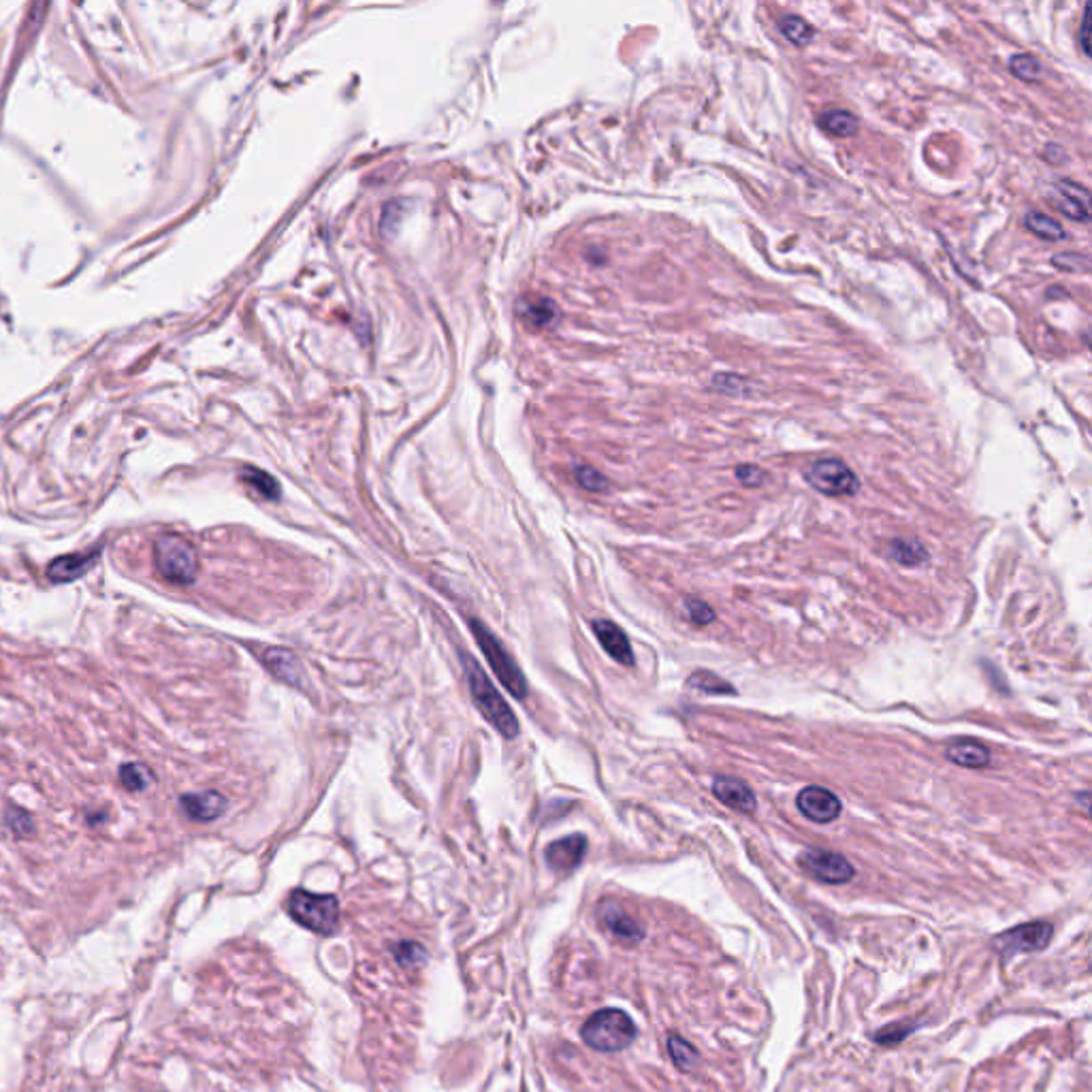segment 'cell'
<instances>
[{"instance_id":"28","label":"cell","mask_w":1092,"mask_h":1092,"mask_svg":"<svg viewBox=\"0 0 1092 1092\" xmlns=\"http://www.w3.org/2000/svg\"><path fill=\"white\" fill-rule=\"evenodd\" d=\"M917 1026H920L917 1022H896V1024H888L881 1031L875 1032L873 1041L879 1043V1046H899L900 1041H905L907 1037H909L911 1032L917 1029Z\"/></svg>"},{"instance_id":"33","label":"cell","mask_w":1092,"mask_h":1092,"mask_svg":"<svg viewBox=\"0 0 1092 1092\" xmlns=\"http://www.w3.org/2000/svg\"><path fill=\"white\" fill-rule=\"evenodd\" d=\"M685 604H688L689 610V617L694 623L698 625H708L713 619H715V613H713L711 607L705 602H700V599H685Z\"/></svg>"},{"instance_id":"6","label":"cell","mask_w":1092,"mask_h":1092,"mask_svg":"<svg viewBox=\"0 0 1092 1092\" xmlns=\"http://www.w3.org/2000/svg\"><path fill=\"white\" fill-rule=\"evenodd\" d=\"M807 483L819 493L830 497H850L858 493L860 480L841 459H821L804 474Z\"/></svg>"},{"instance_id":"17","label":"cell","mask_w":1092,"mask_h":1092,"mask_svg":"<svg viewBox=\"0 0 1092 1092\" xmlns=\"http://www.w3.org/2000/svg\"><path fill=\"white\" fill-rule=\"evenodd\" d=\"M182 811L194 821H214L226 811V798L220 792L208 789V792L186 794L180 800Z\"/></svg>"},{"instance_id":"8","label":"cell","mask_w":1092,"mask_h":1092,"mask_svg":"<svg viewBox=\"0 0 1092 1092\" xmlns=\"http://www.w3.org/2000/svg\"><path fill=\"white\" fill-rule=\"evenodd\" d=\"M798 862L811 877L821 881V884L841 885L847 884L856 875V868L852 867L850 860L835 852L807 850L798 858Z\"/></svg>"},{"instance_id":"26","label":"cell","mask_w":1092,"mask_h":1092,"mask_svg":"<svg viewBox=\"0 0 1092 1092\" xmlns=\"http://www.w3.org/2000/svg\"><path fill=\"white\" fill-rule=\"evenodd\" d=\"M152 772L143 764H124L120 769V783L128 792H143L152 786Z\"/></svg>"},{"instance_id":"11","label":"cell","mask_w":1092,"mask_h":1092,"mask_svg":"<svg viewBox=\"0 0 1092 1092\" xmlns=\"http://www.w3.org/2000/svg\"><path fill=\"white\" fill-rule=\"evenodd\" d=\"M598 920L610 934H615L623 943L636 945L645 939V928L627 913L619 902L607 900L598 907Z\"/></svg>"},{"instance_id":"10","label":"cell","mask_w":1092,"mask_h":1092,"mask_svg":"<svg viewBox=\"0 0 1092 1092\" xmlns=\"http://www.w3.org/2000/svg\"><path fill=\"white\" fill-rule=\"evenodd\" d=\"M796 807L804 818L815 824H830L841 815V800L830 789L809 786L796 796Z\"/></svg>"},{"instance_id":"30","label":"cell","mask_w":1092,"mask_h":1092,"mask_svg":"<svg viewBox=\"0 0 1092 1092\" xmlns=\"http://www.w3.org/2000/svg\"><path fill=\"white\" fill-rule=\"evenodd\" d=\"M395 958H397L399 965L414 966L425 958V949L420 948L419 943H410V941H405V943H399L397 948H395Z\"/></svg>"},{"instance_id":"12","label":"cell","mask_w":1092,"mask_h":1092,"mask_svg":"<svg viewBox=\"0 0 1092 1092\" xmlns=\"http://www.w3.org/2000/svg\"><path fill=\"white\" fill-rule=\"evenodd\" d=\"M585 853H587L585 836L572 835V836H564V839L550 843V845L546 847L544 858H546V862H549V867L557 870V873H570V870H575L578 864L583 862Z\"/></svg>"},{"instance_id":"18","label":"cell","mask_w":1092,"mask_h":1092,"mask_svg":"<svg viewBox=\"0 0 1092 1092\" xmlns=\"http://www.w3.org/2000/svg\"><path fill=\"white\" fill-rule=\"evenodd\" d=\"M945 758L962 769H983L990 764V749L977 740H956L945 749Z\"/></svg>"},{"instance_id":"2","label":"cell","mask_w":1092,"mask_h":1092,"mask_svg":"<svg viewBox=\"0 0 1092 1092\" xmlns=\"http://www.w3.org/2000/svg\"><path fill=\"white\" fill-rule=\"evenodd\" d=\"M638 1029L623 1009H599L581 1029L583 1041L598 1052H621L632 1046Z\"/></svg>"},{"instance_id":"16","label":"cell","mask_w":1092,"mask_h":1092,"mask_svg":"<svg viewBox=\"0 0 1092 1092\" xmlns=\"http://www.w3.org/2000/svg\"><path fill=\"white\" fill-rule=\"evenodd\" d=\"M593 632H596L599 645L604 647V651H607L615 662L623 664V666H632V664H634V651H632L630 640H627L625 632L621 630L617 623L607 619H598L593 621Z\"/></svg>"},{"instance_id":"19","label":"cell","mask_w":1092,"mask_h":1092,"mask_svg":"<svg viewBox=\"0 0 1092 1092\" xmlns=\"http://www.w3.org/2000/svg\"><path fill=\"white\" fill-rule=\"evenodd\" d=\"M819 126L835 137H853L858 133L856 116L845 110H830L819 116Z\"/></svg>"},{"instance_id":"9","label":"cell","mask_w":1092,"mask_h":1092,"mask_svg":"<svg viewBox=\"0 0 1092 1092\" xmlns=\"http://www.w3.org/2000/svg\"><path fill=\"white\" fill-rule=\"evenodd\" d=\"M1047 201L1052 208L1075 220V223H1088L1090 220V194L1082 183H1075L1072 180H1058L1052 183L1050 192H1047Z\"/></svg>"},{"instance_id":"23","label":"cell","mask_w":1092,"mask_h":1092,"mask_svg":"<svg viewBox=\"0 0 1092 1092\" xmlns=\"http://www.w3.org/2000/svg\"><path fill=\"white\" fill-rule=\"evenodd\" d=\"M1024 226L1031 231V233H1035L1037 237H1041V240H1046V241H1061L1067 237L1061 223H1056V220L1050 218V216L1039 214V212H1031L1029 216H1026Z\"/></svg>"},{"instance_id":"24","label":"cell","mask_w":1092,"mask_h":1092,"mask_svg":"<svg viewBox=\"0 0 1092 1092\" xmlns=\"http://www.w3.org/2000/svg\"><path fill=\"white\" fill-rule=\"evenodd\" d=\"M779 32L794 45H807L813 39V29L807 20L798 18V15H786L779 21Z\"/></svg>"},{"instance_id":"5","label":"cell","mask_w":1092,"mask_h":1092,"mask_svg":"<svg viewBox=\"0 0 1092 1092\" xmlns=\"http://www.w3.org/2000/svg\"><path fill=\"white\" fill-rule=\"evenodd\" d=\"M469 630H472L480 651H483V656L486 657V664H489L491 670L497 674V679L504 683V688L510 691L515 698H526L527 680L523 677L521 668L517 666V662L512 659L510 653L506 651V647L500 642V638L485 623H480L478 619H474L472 623H469Z\"/></svg>"},{"instance_id":"7","label":"cell","mask_w":1092,"mask_h":1092,"mask_svg":"<svg viewBox=\"0 0 1092 1092\" xmlns=\"http://www.w3.org/2000/svg\"><path fill=\"white\" fill-rule=\"evenodd\" d=\"M1052 934L1054 926L1050 922L1035 920L1029 924H1020V926L1012 928V931L1001 933L997 941H994V945L1001 949L1003 956H1014L1020 954V951L1031 954V951L1046 949L1047 945H1050Z\"/></svg>"},{"instance_id":"29","label":"cell","mask_w":1092,"mask_h":1092,"mask_svg":"<svg viewBox=\"0 0 1092 1092\" xmlns=\"http://www.w3.org/2000/svg\"><path fill=\"white\" fill-rule=\"evenodd\" d=\"M713 387L719 388L723 395H745L749 382L737 374H715L713 376Z\"/></svg>"},{"instance_id":"25","label":"cell","mask_w":1092,"mask_h":1092,"mask_svg":"<svg viewBox=\"0 0 1092 1092\" xmlns=\"http://www.w3.org/2000/svg\"><path fill=\"white\" fill-rule=\"evenodd\" d=\"M1009 71L1020 81L1037 84L1041 79V62L1031 53H1015V56L1009 58Z\"/></svg>"},{"instance_id":"21","label":"cell","mask_w":1092,"mask_h":1092,"mask_svg":"<svg viewBox=\"0 0 1092 1092\" xmlns=\"http://www.w3.org/2000/svg\"><path fill=\"white\" fill-rule=\"evenodd\" d=\"M688 688L694 691H702V694H711V696L737 694V689H734L726 679L717 677V674L708 672V670H698V672L691 674V677L688 679Z\"/></svg>"},{"instance_id":"34","label":"cell","mask_w":1092,"mask_h":1092,"mask_svg":"<svg viewBox=\"0 0 1092 1092\" xmlns=\"http://www.w3.org/2000/svg\"><path fill=\"white\" fill-rule=\"evenodd\" d=\"M737 478L745 486H760L766 480V472L758 466H738Z\"/></svg>"},{"instance_id":"3","label":"cell","mask_w":1092,"mask_h":1092,"mask_svg":"<svg viewBox=\"0 0 1092 1092\" xmlns=\"http://www.w3.org/2000/svg\"><path fill=\"white\" fill-rule=\"evenodd\" d=\"M156 572L175 585H191L199 575L197 549L177 534L160 536L154 544Z\"/></svg>"},{"instance_id":"13","label":"cell","mask_w":1092,"mask_h":1092,"mask_svg":"<svg viewBox=\"0 0 1092 1092\" xmlns=\"http://www.w3.org/2000/svg\"><path fill=\"white\" fill-rule=\"evenodd\" d=\"M99 559H101V546H96V549H92V550H86V553L62 555L47 566V576H50L53 583L77 581V578H81L86 572L92 570V567L99 564Z\"/></svg>"},{"instance_id":"35","label":"cell","mask_w":1092,"mask_h":1092,"mask_svg":"<svg viewBox=\"0 0 1092 1092\" xmlns=\"http://www.w3.org/2000/svg\"><path fill=\"white\" fill-rule=\"evenodd\" d=\"M1080 43H1082V50L1086 56H1090V4L1084 11L1082 29H1080Z\"/></svg>"},{"instance_id":"27","label":"cell","mask_w":1092,"mask_h":1092,"mask_svg":"<svg viewBox=\"0 0 1092 1092\" xmlns=\"http://www.w3.org/2000/svg\"><path fill=\"white\" fill-rule=\"evenodd\" d=\"M241 478L246 480V485H248V486H252V489L257 491L258 495L265 497V500H273V501H275V500H278V497H280V486H278V483H275V480H273L272 476H269V474L261 472V469L248 468L246 472H243Z\"/></svg>"},{"instance_id":"4","label":"cell","mask_w":1092,"mask_h":1092,"mask_svg":"<svg viewBox=\"0 0 1092 1092\" xmlns=\"http://www.w3.org/2000/svg\"><path fill=\"white\" fill-rule=\"evenodd\" d=\"M286 909L290 917L307 931L324 934V937L338 931L339 902L333 894H312L306 890H295L290 892Z\"/></svg>"},{"instance_id":"31","label":"cell","mask_w":1092,"mask_h":1092,"mask_svg":"<svg viewBox=\"0 0 1092 1092\" xmlns=\"http://www.w3.org/2000/svg\"><path fill=\"white\" fill-rule=\"evenodd\" d=\"M576 480L581 483L583 489H587V491H604L608 485L607 478H604V476L593 468H578Z\"/></svg>"},{"instance_id":"32","label":"cell","mask_w":1092,"mask_h":1092,"mask_svg":"<svg viewBox=\"0 0 1092 1092\" xmlns=\"http://www.w3.org/2000/svg\"><path fill=\"white\" fill-rule=\"evenodd\" d=\"M1052 265L1064 269V272H1078V269L1088 272V258L1082 257V254H1058V257L1052 258Z\"/></svg>"},{"instance_id":"20","label":"cell","mask_w":1092,"mask_h":1092,"mask_svg":"<svg viewBox=\"0 0 1092 1092\" xmlns=\"http://www.w3.org/2000/svg\"><path fill=\"white\" fill-rule=\"evenodd\" d=\"M888 553L892 559L907 567H917L928 561V550L924 549L920 542H916V540H892Z\"/></svg>"},{"instance_id":"15","label":"cell","mask_w":1092,"mask_h":1092,"mask_svg":"<svg viewBox=\"0 0 1092 1092\" xmlns=\"http://www.w3.org/2000/svg\"><path fill=\"white\" fill-rule=\"evenodd\" d=\"M713 796L719 803H723L729 809H737L740 813H754L758 809V800L755 794L745 786L743 781L734 779V777H717L713 781Z\"/></svg>"},{"instance_id":"22","label":"cell","mask_w":1092,"mask_h":1092,"mask_svg":"<svg viewBox=\"0 0 1092 1092\" xmlns=\"http://www.w3.org/2000/svg\"><path fill=\"white\" fill-rule=\"evenodd\" d=\"M666 1043L674 1067H677L679 1072H694L696 1064H698V1052H696V1047L679 1035H668Z\"/></svg>"},{"instance_id":"14","label":"cell","mask_w":1092,"mask_h":1092,"mask_svg":"<svg viewBox=\"0 0 1092 1092\" xmlns=\"http://www.w3.org/2000/svg\"><path fill=\"white\" fill-rule=\"evenodd\" d=\"M261 662L267 666V670L275 679L284 680V683L293 685V688H299V685L304 683V668H301L295 653L289 651V648L267 647L261 653Z\"/></svg>"},{"instance_id":"1","label":"cell","mask_w":1092,"mask_h":1092,"mask_svg":"<svg viewBox=\"0 0 1092 1092\" xmlns=\"http://www.w3.org/2000/svg\"><path fill=\"white\" fill-rule=\"evenodd\" d=\"M463 668H466L468 685H469V691H472V698L476 702V706L480 708V713L485 715L486 721H489L491 726H493L497 732L501 734V737L515 738L518 734L517 715L512 713V708L508 706V702L501 698L500 691H497L495 685L491 683V679L486 677L485 670L468 656H463Z\"/></svg>"}]
</instances>
